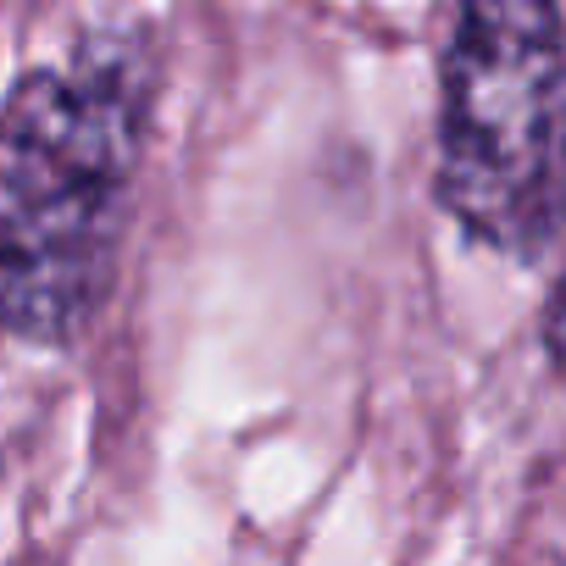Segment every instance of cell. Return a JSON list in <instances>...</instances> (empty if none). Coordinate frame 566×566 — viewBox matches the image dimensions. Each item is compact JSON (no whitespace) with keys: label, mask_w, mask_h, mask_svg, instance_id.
<instances>
[{"label":"cell","mask_w":566,"mask_h":566,"mask_svg":"<svg viewBox=\"0 0 566 566\" xmlns=\"http://www.w3.org/2000/svg\"><path fill=\"white\" fill-rule=\"evenodd\" d=\"M150 117L134 45L29 73L0 106V328L67 345L112 290Z\"/></svg>","instance_id":"cell-1"},{"label":"cell","mask_w":566,"mask_h":566,"mask_svg":"<svg viewBox=\"0 0 566 566\" xmlns=\"http://www.w3.org/2000/svg\"><path fill=\"white\" fill-rule=\"evenodd\" d=\"M555 0H461L444 51L439 200L483 244L538 255L560 211Z\"/></svg>","instance_id":"cell-2"}]
</instances>
